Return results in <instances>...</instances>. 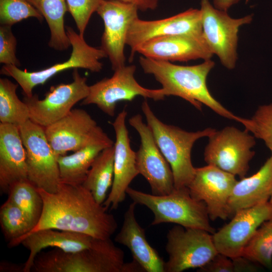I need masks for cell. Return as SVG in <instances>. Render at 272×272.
<instances>
[{"instance_id":"obj_39","label":"cell","mask_w":272,"mask_h":272,"mask_svg":"<svg viewBox=\"0 0 272 272\" xmlns=\"http://www.w3.org/2000/svg\"><path fill=\"white\" fill-rule=\"evenodd\" d=\"M1 272H24V264L19 265L9 262H1L0 264Z\"/></svg>"},{"instance_id":"obj_27","label":"cell","mask_w":272,"mask_h":272,"mask_svg":"<svg viewBox=\"0 0 272 272\" xmlns=\"http://www.w3.org/2000/svg\"><path fill=\"white\" fill-rule=\"evenodd\" d=\"M43 16L48 25L50 37L48 45L56 50L63 51L71 46L64 24L68 11L65 0H28Z\"/></svg>"},{"instance_id":"obj_8","label":"cell","mask_w":272,"mask_h":272,"mask_svg":"<svg viewBox=\"0 0 272 272\" xmlns=\"http://www.w3.org/2000/svg\"><path fill=\"white\" fill-rule=\"evenodd\" d=\"M201 21L204 39L210 50L227 69H233L237 60L240 28L252 20V15L233 18L216 8L209 0H201Z\"/></svg>"},{"instance_id":"obj_26","label":"cell","mask_w":272,"mask_h":272,"mask_svg":"<svg viewBox=\"0 0 272 272\" xmlns=\"http://www.w3.org/2000/svg\"><path fill=\"white\" fill-rule=\"evenodd\" d=\"M114 145L103 149L93 162L83 185L103 205L114 177Z\"/></svg>"},{"instance_id":"obj_4","label":"cell","mask_w":272,"mask_h":272,"mask_svg":"<svg viewBox=\"0 0 272 272\" xmlns=\"http://www.w3.org/2000/svg\"><path fill=\"white\" fill-rule=\"evenodd\" d=\"M124 253L110 238L98 239L90 248L65 252L57 248L41 251L35 258L33 272H123Z\"/></svg>"},{"instance_id":"obj_34","label":"cell","mask_w":272,"mask_h":272,"mask_svg":"<svg viewBox=\"0 0 272 272\" xmlns=\"http://www.w3.org/2000/svg\"><path fill=\"white\" fill-rule=\"evenodd\" d=\"M103 0H66L68 11L72 16L79 34L84 32L92 14Z\"/></svg>"},{"instance_id":"obj_36","label":"cell","mask_w":272,"mask_h":272,"mask_svg":"<svg viewBox=\"0 0 272 272\" xmlns=\"http://www.w3.org/2000/svg\"><path fill=\"white\" fill-rule=\"evenodd\" d=\"M200 272H235L232 258L218 253L207 264L199 268Z\"/></svg>"},{"instance_id":"obj_21","label":"cell","mask_w":272,"mask_h":272,"mask_svg":"<svg viewBox=\"0 0 272 272\" xmlns=\"http://www.w3.org/2000/svg\"><path fill=\"white\" fill-rule=\"evenodd\" d=\"M98 239L75 232L44 229L27 234L9 242L10 248L22 244L29 251L24 272H30L35 257L45 248L53 247L65 252H76L93 247Z\"/></svg>"},{"instance_id":"obj_40","label":"cell","mask_w":272,"mask_h":272,"mask_svg":"<svg viewBox=\"0 0 272 272\" xmlns=\"http://www.w3.org/2000/svg\"><path fill=\"white\" fill-rule=\"evenodd\" d=\"M240 0H213V5L217 9L226 11Z\"/></svg>"},{"instance_id":"obj_5","label":"cell","mask_w":272,"mask_h":272,"mask_svg":"<svg viewBox=\"0 0 272 272\" xmlns=\"http://www.w3.org/2000/svg\"><path fill=\"white\" fill-rule=\"evenodd\" d=\"M126 194L132 201L149 209L154 214L151 225L174 223L186 228L215 232L209 222L206 204L193 198L187 187L175 188L170 193L158 195L128 187Z\"/></svg>"},{"instance_id":"obj_24","label":"cell","mask_w":272,"mask_h":272,"mask_svg":"<svg viewBox=\"0 0 272 272\" xmlns=\"http://www.w3.org/2000/svg\"><path fill=\"white\" fill-rule=\"evenodd\" d=\"M272 195V155L255 174L237 181L228 201L229 216L268 202Z\"/></svg>"},{"instance_id":"obj_7","label":"cell","mask_w":272,"mask_h":272,"mask_svg":"<svg viewBox=\"0 0 272 272\" xmlns=\"http://www.w3.org/2000/svg\"><path fill=\"white\" fill-rule=\"evenodd\" d=\"M46 138L55 154L64 155L95 145L110 147L113 141L85 110L73 109L66 116L44 127Z\"/></svg>"},{"instance_id":"obj_22","label":"cell","mask_w":272,"mask_h":272,"mask_svg":"<svg viewBox=\"0 0 272 272\" xmlns=\"http://www.w3.org/2000/svg\"><path fill=\"white\" fill-rule=\"evenodd\" d=\"M28 178L26 152L19 127L0 123V189L7 194L14 183Z\"/></svg>"},{"instance_id":"obj_32","label":"cell","mask_w":272,"mask_h":272,"mask_svg":"<svg viewBox=\"0 0 272 272\" xmlns=\"http://www.w3.org/2000/svg\"><path fill=\"white\" fill-rule=\"evenodd\" d=\"M241 123L264 142L272 155V103L259 106L250 119L243 118Z\"/></svg>"},{"instance_id":"obj_1","label":"cell","mask_w":272,"mask_h":272,"mask_svg":"<svg viewBox=\"0 0 272 272\" xmlns=\"http://www.w3.org/2000/svg\"><path fill=\"white\" fill-rule=\"evenodd\" d=\"M38 190L43 200V210L39 222L27 234L54 229L106 239L110 238L117 228L114 216L83 185L60 182L56 192Z\"/></svg>"},{"instance_id":"obj_14","label":"cell","mask_w":272,"mask_h":272,"mask_svg":"<svg viewBox=\"0 0 272 272\" xmlns=\"http://www.w3.org/2000/svg\"><path fill=\"white\" fill-rule=\"evenodd\" d=\"M129 124L139 133L141 145L136 154L139 174L148 182L152 194H168L175 188L171 167L157 146L152 131L141 115L131 117Z\"/></svg>"},{"instance_id":"obj_33","label":"cell","mask_w":272,"mask_h":272,"mask_svg":"<svg viewBox=\"0 0 272 272\" xmlns=\"http://www.w3.org/2000/svg\"><path fill=\"white\" fill-rule=\"evenodd\" d=\"M30 17L42 21L43 16L28 0H0L1 25L12 26Z\"/></svg>"},{"instance_id":"obj_10","label":"cell","mask_w":272,"mask_h":272,"mask_svg":"<svg viewBox=\"0 0 272 272\" xmlns=\"http://www.w3.org/2000/svg\"><path fill=\"white\" fill-rule=\"evenodd\" d=\"M166 251L169 258L165 262V272L199 268L218 253L212 234L202 229L186 228L178 225L167 233Z\"/></svg>"},{"instance_id":"obj_31","label":"cell","mask_w":272,"mask_h":272,"mask_svg":"<svg viewBox=\"0 0 272 272\" xmlns=\"http://www.w3.org/2000/svg\"><path fill=\"white\" fill-rule=\"evenodd\" d=\"M0 224L5 237L9 242L21 238L32 230L21 209L8 198L0 208Z\"/></svg>"},{"instance_id":"obj_18","label":"cell","mask_w":272,"mask_h":272,"mask_svg":"<svg viewBox=\"0 0 272 272\" xmlns=\"http://www.w3.org/2000/svg\"><path fill=\"white\" fill-rule=\"evenodd\" d=\"M202 34L200 9L190 8L167 18L147 21L137 18L130 24L126 44L130 48V61L136 48L151 39L176 35Z\"/></svg>"},{"instance_id":"obj_11","label":"cell","mask_w":272,"mask_h":272,"mask_svg":"<svg viewBox=\"0 0 272 272\" xmlns=\"http://www.w3.org/2000/svg\"><path fill=\"white\" fill-rule=\"evenodd\" d=\"M135 71L134 65H125L114 71L111 77L90 86L89 95L82 104H95L104 113L113 117L118 102L131 101L137 96L154 101L164 99L166 96L162 88L151 89L141 86L134 77Z\"/></svg>"},{"instance_id":"obj_38","label":"cell","mask_w":272,"mask_h":272,"mask_svg":"<svg viewBox=\"0 0 272 272\" xmlns=\"http://www.w3.org/2000/svg\"><path fill=\"white\" fill-rule=\"evenodd\" d=\"M130 4L136 6L139 10L146 11L154 10L158 6L160 0H117Z\"/></svg>"},{"instance_id":"obj_9","label":"cell","mask_w":272,"mask_h":272,"mask_svg":"<svg viewBox=\"0 0 272 272\" xmlns=\"http://www.w3.org/2000/svg\"><path fill=\"white\" fill-rule=\"evenodd\" d=\"M204 151V159L208 165L242 178L246 175L250 161L255 152V137L233 127L227 126L215 131L209 137Z\"/></svg>"},{"instance_id":"obj_20","label":"cell","mask_w":272,"mask_h":272,"mask_svg":"<svg viewBox=\"0 0 272 272\" xmlns=\"http://www.w3.org/2000/svg\"><path fill=\"white\" fill-rule=\"evenodd\" d=\"M147 58L166 61H188L211 59L213 54L202 34L176 35L149 40L135 49Z\"/></svg>"},{"instance_id":"obj_17","label":"cell","mask_w":272,"mask_h":272,"mask_svg":"<svg viewBox=\"0 0 272 272\" xmlns=\"http://www.w3.org/2000/svg\"><path fill=\"white\" fill-rule=\"evenodd\" d=\"M237 181L235 175L208 165L195 168L187 187L193 198L206 204L211 220H226L230 217L228 201Z\"/></svg>"},{"instance_id":"obj_28","label":"cell","mask_w":272,"mask_h":272,"mask_svg":"<svg viewBox=\"0 0 272 272\" xmlns=\"http://www.w3.org/2000/svg\"><path fill=\"white\" fill-rule=\"evenodd\" d=\"M8 195V198L22 211L32 230L40 219L43 207L38 188L28 179L21 180L10 186Z\"/></svg>"},{"instance_id":"obj_16","label":"cell","mask_w":272,"mask_h":272,"mask_svg":"<svg viewBox=\"0 0 272 272\" xmlns=\"http://www.w3.org/2000/svg\"><path fill=\"white\" fill-rule=\"evenodd\" d=\"M231 221L212 234L217 250L229 258L241 256L261 225L272 218L269 202L237 211Z\"/></svg>"},{"instance_id":"obj_13","label":"cell","mask_w":272,"mask_h":272,"mask_svg":"<svg viewBox=\"0 0 272 272\" xmlns=\"http://www.w3.org/2000/svg\"><path fill=\"white\" fill-rule=\"evenodd\" d=\"M78 69H74L72 82L51 87L44 99H40L36 94L24 96L23 101L28 107L30 120L47 127L66 116L75 104L88 96L90 86L87 79L80 75Z\"/></svg>"},{"instance_id":"obj_15","label":"cell","mask_w":272,"mask_h":272,"mask_svg":"<svg viewBox=\"0 0 272 272\" xmlns=\"http://www.w3.org/2000/svg\"><path fill=\"white\" fill-rule=\"evenodd\" d=\"M138 11L130 4L103 0L96 11L104 26L100 48L106 53L113 71L125 65L127 34L131 23L139 18Z\"/></svg>"},{"instance_id":"obj_30","label":"cell","mask_w":272,"mask_h":272,"mask_svg":"<svg viewBox=\"0 0 272 272\" xmlns=\"http://www.w3.org/2000/svg\"><path fill=\"white\" fill-rule=\"evenodd\" d=\"M241 256L272 270V218L257 229Z\"/></svg>"},{"instance_id":"obj_2","label":"cell","mask_w":272,"mask_h":272,"mask_svg":"<svg viewBox=\"0 0 272 272\" xmlns=\"http://www.w3.org/2000/svg\"><path fill=\"white\" fill-rule=\"evenodd\" d=\"M139 61L143 72L153 75L161 84L165 96L180 97L199 110L205 105L220 116L241 123L243 118L224 107L208 88L207 77L215 64L211 59L193 65H177L143 56Z\"/></svg>"},{"instance_id":"obj_6","label":"cell","mask_w":272,"mask_h":272,"mask_svg":"<svg viewBox=\"0 0 272 272\" xmlns=\"http://www.w3.org/2000/svg\"><path fill=\"white\" fill-rule=\"evenodd\" d=\"M72 51L69 59L62 63H56L45 69L28 72L14 65L4 64L1 74L13 78L21 87L24 96H33V89L36 86L43 85L57 74L71 69H84L92 72H99L103 64L100 60L107 57L106 53L101 48L90 46L84 36L80 35L70 26L65 27Z\"/></svg>"},{"instance_id":"obj_35","label":"cell","mask_w":272,"mask_h":272,"mask_svg":"<svg viewBox=\"0 0 272 272\" xmlns=\"http://www.w3.org/2000/svg\"><path fill=\"white\" fill-rule=\"evenodd\" d=\"M12 26H0V62L6 65H20L16 55L17 39L13 34Z\"/></svg>"},{"instance_id":"obj_41","label":"cell","mask_w":272,"mask_h":272,"mask_svg":"<svg viewBox=\"0 0 272 272\" xmlns=\"http://www.w3.org/2000/svg\"><path fill=\"white\" fill-rule=\"evenodd\" d=\"M268 202H269V204L270 205V206H271V207H272V195H271V197H270V199H269Z\"/></svg>"},{"instance_id":"obj_37","label":"cell","mask_w":272,"mask_h":272,"mask_svg":"<svg viewBox=\"0 0 272 272\" xmlns=\"http://www.w3.org/2000/svg\"><path fill=\"white\" fill-rule=\"evenodd\" d=\"M232 259L235 265V272L256 271L258 270L256 263L242 256Z\"/></svg>"},{"instance_id":"obj_12","label":"cell","mask_w":272,"mask_h":272,"mask_svg":"<svg viewBox=\"0 0 272 272\" xmlns=\"http://www.w3.org/2000/svg\"><path fill=\"white\" fill-rule=\"evenodd\" d=\"M18 127L26 152L28 179L38 189L56 192L60 182L57 156L44 127L30 120Z\"/></svg>"},{"instance_id":"obj_29","label":"cell","mask_w":272,"mask_h":272,"mask_svg":"<svg viewBox=\"0 0 272 272\" xmlns=\"http://www.w3.org/2000/svg\"><path fill=\"white\" fill-rule=\"evenodd\" d=\"M18 84L7 78L0 79V121L19 127L30 120L27 105L16 93Z\"/></svg>"},{"instance_id":"obj_25","label":"cell","mask_w":272,"mask_h":272,"mask_svg":"<svg viewBox=\"0 0 272 272\" xmlns=\"http://www.w3.org/2000/svg\"><path fill=\"white\" fill-rule=\"evenodd\" d=\"M106 148L101 145H91L69 155L57 156L60 182L82 185L94 160Z\"/></svg>"},{"instance_id":"obj_3","label":"cell","mask_w":272,"mask_h":272,"mask_svg":"<svg viewBox=\"0 0 272 272\" xmlns=\"http://www.w3.org/2000/svg\"><path fill=\"white\" fill-rule=\"evenodd\" d=\"M141 108L157 146L171 167L175 188L188 187L195 170L191 159L193 146L197 140L209 137L216 130L209 127L187 131L161 121L147 100L143 102Z\"/></svg>"},{"instance_id":"obj_19","label":"cell","mask_w":272,"mask_h":272,"mask_svg":"<svg viewBox=\"0 0 272 272\" xmlns=\"http://www.w3.org/2000/svg\"><path fill=\"white\" fill-rule=\"evenodd\" d=\"M127 114L123 109L112 123L116 138L114 144V177L110 192L103 203L107 210H116L124 201L130 183L139 174L136 154L130 147L125 124Z\"/></svg>"},{"instance_id":"obj_23","label":"cell","mask_w":272,"mask_h":272,"mask_svg":"<svg viewBox=\"0 0 272 272\" xmlns=\"http://www.w3.org/2000/svg\"><path fill=\"white\" fill-rule=\"evenodd\" d=\"M137 204L132 201L123 216L120 231L116 235V242L127 247L133 260L145 272H165V262L158 252L148 242L145 230L138 223L135 216Z\"/></svg>"}]
</instances>
